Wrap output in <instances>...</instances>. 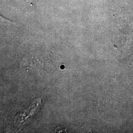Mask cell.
<instances>
[{
  "mask_svg": "<svg viewBox=\"0 0 133 133\" xmlns=\"http://www.w3.org/2000/svg\"><path fill=\"white\" fill-rule=\"evenodd\" d=\"M41 103V99H36L35 101L33 104L31 105L30 108L26 110L23 114L17 115L15 118V123L16 126H22L24 124L25 122L27 120L30 116H32L36 112L37 109L38 108V106Z\"/></svg>",
  "mask_w": 133,
  "mask_h": 133,
  "instance_id": "6da1fadb",
  "label": "cell"
}]
</instances>
